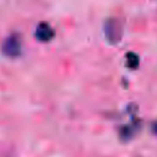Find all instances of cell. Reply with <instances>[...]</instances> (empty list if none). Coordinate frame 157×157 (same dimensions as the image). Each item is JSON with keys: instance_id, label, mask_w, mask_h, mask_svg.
<instances>
[{"instance_id": "7a4b0ae2", "label": "cell", "mask_w": 157, "mask_h": 157, "mask_svg": "<svg viewBox=\"0 0 157 157\" xmlns=\"http://www.w3.org/2000/svg\"><path fill=\"white\" fill-rule=\"evenodd\" d=\"M21 48H22V43H21V38L18 34H11L9 36L2 44V53L10 58H15L18 56L21 53Z\"/></svg>"}, {"instance_id": "6da1fadb", "label": "cell", "mask_w": 157, "mask_h": 157, "mask_svg": "<svg viewBox=\"0 0 157 157\" xmlns=\"http://www.w3.org/2000/svg\"><path fill=\"white\" fill-rule=\"evenodd\" d=\"M104 36L110 44H117L120 42L123 36L121 23L117 18H109L104 23Z\"/></svg>"}, {"instance_id": "3957f363", "label": "cell", "mask_w": 157, "mask_h": 157, "mask_svg": "<svg viewBox=\"0 0 157 157\" xmlns=\"http://www.w3.org/2000/svg\"><path fill=\"white\" fill-rule=\"evenodd\" d=\"M34 36L39 42H49L54 37V31L47 22H42L37 26Z\"/></svg>"}, {"instance_id": "277c9868", "label": "cell", "mask_w": 157, "mask_h": 157, "mask_svg": "<svg viewBox=\"0 0 157 157\" xmlns=\"http://www.w3.org/2000/svg\"><path fill=\"white\" fill-rule=\"evenodd\" d=\"M126 65L130 69H136L139 66V56L135 53H128V55H126Z\"/></svg>"}]
</instances>
